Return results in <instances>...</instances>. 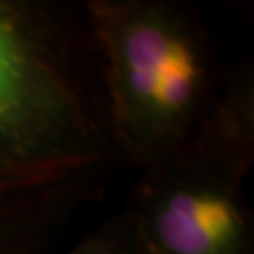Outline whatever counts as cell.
I'll return each instance as SVG.
<instances>
[{"label": "cell", "instance_id": "3", "mask_svg": "<svg viewBox=\"0 0 254 254\" xmlns=\"http://www.w3.org/2000/svg\"><path fill=\"white\" fill-rule=\"evenodd\" d=\"M34 70L15 28L0 13V136L21 128L34 106Z\"/></svg>", "mask_w": 254, "mask_h": 254}, {"label": "cell", "instance_id": "2", "mask_svg": "<svg viewBox=\"0 0 254 254\" xmlns=\"http://www.w3.org/2000/svg\"><path fill=\"white\" fill-rule=\"evenodd\" d=\"M237 226L234 205L213 192H177L156 217V236L170 254H220Z\"/></svg>", "mask_w": 254, "mask_h": 254}, {"label": "cell", "instance_id": "1", "mask_svg": "<svg viewBox=\"0 0 254 254\" xmlns=\"http://www.w3.org/2000/svg\"><path fill=\"white\" fill-rule=\"evenodd\" d=\"M121 59L130 94L160 115L187 108L198 83V64L185 40L158 23L139 21L123 36Z\"/></svg>", "mask_w": 254, "mask_h": 254}]
</instances>
